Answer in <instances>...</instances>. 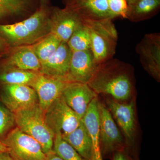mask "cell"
Instances as JSON below:
<instances>
[{"mask_svg":"<svg viewBox=\"0 0 160 160\" xmlns=\"http://www.w3.org/2000/svg\"><path fill=\"white\" fill-rule=\"evenodd\" d=\"M7 65L13 69L39 71L41 68V63L34 50L29 48L19 49L12 55Z\"/></svg>","mask_w":160,"mask_h":160,"instance_id":"20","label":"cell"},{"mask_svg":"<svg viewBox=\"0 0 160 160\" xmlns=\"http://www.w3.org/2000/svg\"><path fill=\"white\" fill-rule=\"evenodd\" d=\"M3 44H4V39L0 36V49L2 48Z\"/></svg>","mask_w":160,"mask_h":160,"instance_id":"34","label":"cell"},{"mask_svg":"<svg viewBox=\"0 0 160 160\" xmlns=\"http://www.w3.org/2000/svg\"><path fill=\"white\" fill-rule=\"evenodd\" d=\"M34 0H0V20L30 11Z\"/></svg>","mask_w":160,"mask_h":160,"instance_id":"22","label":"cell"},{"mask_svg":"<svg viewBox=\"0 0 160 160\" xmlns=\"http://www.w3.org/2000/svg\"><path fill=\"white\" fill-rule=\"evenodd\" d=\"M67 7L75 12L82 20L113 19L109 11L108 0H83Z\"/></svg>","mask_w":160,"mask_h":160,"instance_id":"17","label":"cell"},{"mask_svg":"<svg viewBox=\"0 0 160 160\" xmlns=\"http://www.w3.org/2000/svg\"><path fill=\"white\" fill-rule=\"evenodd\" d=\"M160 0H136L129 6L127 18L132 22L150 18L159 10Z\"/></svg>","mask_w":160,"mask_h":160,"instance_id":"19","label":"cell"},{"mask_svg":"<svg viewBox=\"0 0 160 160\" xmlns=\"http://www.w3.org/2000/svg\"><path fill=\"white\" fill-rule=\"evenodd\" d=\"M40 74L39 71L13 68L0 74V82L5 85H24L32 87Z\"/></svg>","mask_w":160,"mask_h":160,"instance_id":"21","label":"cell"},{"mask_svg":"<svg viewBox=\"0 0 160 160\" xmlns=\"http://www.w3.org/2000/svg\"><path fill=\"white\" fill-rule=\"evenodd\" d=\"M143 68L158 81L160 78V34L144 35L136 48Z\"/></svg>","mask_w":160,"mask_h":160,"instance_id":"8","label":"cell"},{"mask_svg":"<svg viewBox=\"0 0 160 160\" xmlns=\"http://www.w3.org/2000/svg\"><path fill=\"white\" fill-rule=\"evenodd\" d=\"M62 96L68 106L82 119L92 101L97 98V94L87 84L70 82L63 89Z\"/></svg>","mask_w":160,"mask_h":160,"instance_id":"12","label":"cell"},{"mask_svg":"<svg viewBox=\"0 0 160 160\" xmlns=\"http://www.w3.org/2000/svg\"><path fill=\"white\" fill-rule=\"evenodd\" d=\"M72 53L67 43L61 42L54 54L41 64L39 72L49 76L67 78Z\"/></svg>","mask_w":160,"mask_h":160,"instance_id":"15","label":"cell"},{"mask_svg":"<svg viewBox=\"0 0 160 160\" xmlns=\"http://www.w3.org/2000/svg\"><path fill=\"white\" fill-rule=\"evenodd\" d=\"M126 2H127V3H128V6H129V5H131L132 3L134 2H135L136 0H126Z\"/></svg>","mask_w":160,"mask_h":160,"instance_id":"35","label":"cell"},{"mask_svg":"<svg viewBox=\"0 0 160 160\" xmlns=\"http://www.w3.org/2000/svg\"><path fill=\"white\" fill-rule=\"evenodd\" d=\"M8 148L6 145L0 140V152H8Z\"/></svg>","mask_w":160,"mask_h":160,"instance_id":"32","label":"cell"},{"mask_svg":"<svg viewBox=\"0 0 160 160\" xmlns=\"http://www.w3.org/2000/svg\"><path fill=\"white\" fill-rule=\"evenodd\" d=\"M47 126L53 134H69L79 126L80 118L66 104L62 95L50 105L45 113Z\"/></svg>","mask_w":160,"mask_h":160,"instance_id":"6","label":"cell"},{"mask_svg":"<svg viewBox=\"0 0 160 160\" xmlns=\"http://www.w3.org/2000/svg\"><path fill=\"white\" fill-rule=\"evenodd\" d=\"M82 1L83 0H66V3H67L66 7L73 6Z\"/></svg>","mask_w":160,"mask_h":160,"instance_id":"31","label":"cell"},{"mask_svg":"<svg viewBox=\"0 0 160 160\" xmlns=\"http://www.w3.org/2000/svg\"><path fill=\"white\" fill-rule=\"evenodd\" d=\"M0 160H14L8 152H0Z\"/></svg>","mask_w":160,"mask_h":160,"instance_id":"30","label":"cell"},{"mask_svg":"<svg viewBox=\"0 0 160 160\" xmlns=\"http://www.w3.org/2000/svg\"><path fill=\"white\" fill-rule=\"evenodd\" d=\"M41 6H47L48 0H40Z\"/></svg>","mask_w":160,"mask_h":160,"instance_id":"33","label":"cell"},{"mask_svg":"<svg viewBox=\"0 0 160 160\" xmlns=\"http://www.w3.org/2000/svg\"><path fill=\"white\" fill-rule=\"evenodd\" d=\"M112 160H136L132 157L127 148L123 150L115 152L112 155Z\"/></svg>","mask_w":160,"mask_h":160,"instance_id":"28","label":"cell"},{"mask_svg":"<svg viewBox=\"0 0 160 160\" xmlns=\"http://www.w3.org/2000/svg\"><path fill=\"white\" fill-rule=\"evenodd\" d=\"M50 13L47 6H41L29 18L22 22L0 25V36L14 45L33 42L50 31Z\"/></svg>","mask_w":160,"mask_h":160,"instance_id":"2","label":"cell"},{"mask_svg":"<svg viewBox=\"0 0 160 160\" xmlns=\"http://www.w3.org/2000/svg\"><path fill=\"white\" fill-rule=\"evenodd\" d=\"M62 136L63 139L70 144L82 157L87 160L92 159L91 139L82 120L79 126L74 131Z\"/></svg>","mask_w":160,"mask_h":160,"instance_id":"18","label":"cell"},{"mask_svg":"<svg viewBox=\"0 0 160 160\" xmlns=\"http://www.w3.org/2000/svg\"><path fill=\"white\" fill-rule=\"evenodd\" d=\"M101 150L103 157L126 148V143L108 108L98 102Z\"/></svg>","mask_w":160,"mask_h":160,"instance_id":"7","label":"cell"},{"mask_svg":"<svg viewBox=\"0 0 160 160\" xmlns=\"http://www.w3.org/2000/svg\"><path fill=\"white\" fill-rule=\"evenodd\" d=\"M14 160H46L39 143L16 127L1 140Z\"/></svg>","mask_w":160,"mask_h":160,"instance_id":"5","label":"cell"},{"mask_svg":"<svg viewBox=\"0 0 160 160\" xmlns=\"http://www.w3.org/2000/svg\"><path fill=\"white\" fill-rule=\"evenodd\" d=\"M82 23L75 12L69 7L54 8L49 16L51 34L62 42H67L77 28Z\"/></svg>","mask_w":160,"mask_h":160,"instance_id":"10","label":"cell"},{"mask_svg":"<svg viewBox=\"0 0 160 160\" xmlns=\"http://www.w3.org/2000/svg\"><path fill=\"white\" fill-rule=\"evenodd\" d=\"M87 84L97 94L118 101L128 99L133 91L130 66L113 58L107 60L98 65Z\"/></svg>","mask_w":160,"mask_h":160,"instance_id":"1","label":"cell"},{"mask_svg":"<svg viewBox=\"0 0 160 160\" xmlns=\"http://www.w3.org/2000/svg\"><path fill=\"white\" fill-rule=\"evenodd\" d=\"M52 149L63 160H87L82 157L70 144L63 139L60 133L55 134Z\"/></svg>","mask_w":160,"mask_h":160,"instance_id":"25","label":"cell"},{"mask_svg":"<svg viewBox=\"0 0 160 160\" xmlns=\"http://www.w3.org/2000/svg\"><path fill=\"white\" fill-rule=\"evenodd\" d=\"M67 43L72 52L91 49L89 29L83 22L75 30Z\"/></svg>","mask_w":160,"mask_h":160,"instance_id":"23","label":"cell"},{"mask_svg":"<svg viewBox=\"0 0 160 160\" xmlns=\"http://www.w3.org/2000/svg\"><path fill=\"white\" fill-rule=\"evenodd\" d=\"M1 98L4 106L13 113L38 103L35 90L27 85H5Z\"/></svg>","mask_w":160,"mask_h":160,"instance_id":"13","label":"cell"},{"mask_svg":"<svg viewBox=\"0 0 160 160\" xmlns=\"http://www.w3.org/2000/svg\"><path fill=\"white\" fill-rule=\"evenodd\" d=\"M106 103L108 109L125 135L126 148H133L136 129L134 102L121 103L113 99H109Z\"/></svg>","mask_w":160,"mask_h":160,"instance_id":"9","label":"cell"},{"mask_svg":"<svg viewBox=\"0 0 160 160\" xmlns=\"http://www.w3.org/2000/svg\"><path fill=\"white\" fill-rule=\"evenodd\" d=\"M17 127L39 143L45 154L53 148L54 134L46 124L38 103L14 112Z\"/></svg>","mask_w":160,"mask_h":160,"instance_id":"3","label":"cell"},{"mask_svg":"<svg viewBox=\"0 0 160 160\" xmlns=\"http://www.w3.org/2000/svg\"><path fill=\"white\" fill-rule=\"evenodd\" d=\"M98 66L91 49L72 51L67 78L70 82L87 84Z\"/></svg>","mask_w":160,"mask_h":160,"instance_id":"14","label":"cell"},{"mask_svg":"<svg viewBox=\"0 0 160 160\" xmlns=\"http://www.w3.org/2000/svg\"><path fill=\"white\" fill-rule=\"evenodd\" d=\"M89 29L91 50L96 64L113 58L118 39L117 30L112 19L82 20Z\"/></svg>","mask_w":160,"mask_h":160,"instance_id":"4","label":"cell"},{"mask_svg":"<svg viewBox=\"0 0 160 160\" xmlns=\"http://www.w3.org/2000/svg\"><path fill=\"white\" fill-rule=\"evenodd\" d=\"M15 124L14 113L4 105H0V140L5 137Z\"/></svg>","mask_w":160,"mask_h":160,"instance_id":"26","label":"cell"},{"mask_svg":"<svg viewBox=\"0 0 160 160\" xmlns=\"http://www.w3.org/2000/svg\"><path fill=\"white\" fill-rule=\"evenodd\" d=\"M61 42L56 37L50 33L36 46L34 52L39 60L41 65L54 54Z\"/></svg>","mask_w":160,"mask_h":160,"instance_id":"24","label":"cell"},{"mask_svg":"<svg viewBox=\"0 0 160 160\" xmlns=\"http://www.w3.org/2000/svg\"><path fill=\"white\" fill-rule=\"evenodd\" d=\"M69 82L66 78L55 77L40 73L32 88L37 94L39 105L45 113L54 101L62 95Z\"/></svg>","mask_w":160,"mask_h":160,"instance_id":"11","label":"cell"},{"mask_svg":"<svg viewBox=\"0 0 160 160\" xmlns=\"http://www.w3.org/2000/svg\"><path fill=\"white\" fill-rule=\"evenodd\" d=\"M108 3L112 18L126 19L129 6L126 0H108Z\"/></svg>","mask_w":160,"mask_h":160,"instance_id":"27","label":"cell"},{"mask_svg":"<svg viewBox=\"0 0 160 160\" xmlns=\"http://www.w3.org/2000/svg\"><path fill=\"white\" fill-rule=\"evenodd\" d=\"M46 154V160H63L54 152L53 149Z\"/></svg>","mask_w":160,"mask_h":160,"instance_id":"29","label":"cell"},{"mask_svg":"<svg viewBox=\"0 0 160 160\" xmlns=\"http://www.w3.org/2000/svg\"><path fill=\"white\" fill-rule=\"evenodd\" d=\"M98 101L95 98L89 104L85 115L82 119L91 139L92 148V160H103L101 150Z\"/></svg>","mask_w":160,"mask_h":160,"instance_id":"16","label":"cell"}]
</instances>
